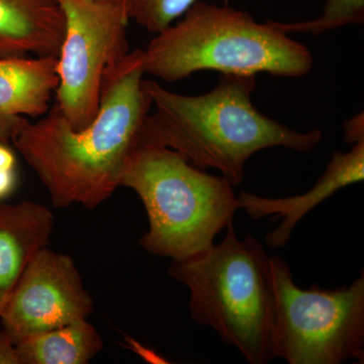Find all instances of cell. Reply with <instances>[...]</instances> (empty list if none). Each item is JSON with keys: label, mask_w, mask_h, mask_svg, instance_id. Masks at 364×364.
Wrapping results in <instances>:
<instances>
[{"label": "cell", "mask_w": 364, "mask_h": 364, "mask_svg": "<svg viewBox=\"0 0 364 364\" xmlns=\"http://www.w3.org/2000/svg\"><path fill=\"white\" fill-rule=\"evenodd\" d=\"M16 157L13 151L6 147V143L0 142V170L14 169Z\"/></svg>", "instance_id": "obj_19"}, {"label": "cell", "mask_w": 364, "mask_h": 364, "mask_svg": "<svg viewBox=\"0 0 364 364\" xmlns=\"http://www.w3.org/2000/svg\"><path fill=\"white\" fill-rule=\"evenodd\" d=\"M344 140L347 143L356 145L364 142V117L363 112L351 117L343 124Z\"/></svg>", "instance_id": "obj_16"}, {"label": "cell", "mask_w": 364, "mask_h": 364, "mask_svg": "<svg viewBox=\"0 0 364 364\" xmlns=\"http://www.w3.org/2000/svg\"><path fill=\"white\" fill-rule=\"evenodd\" d=\"M65 16L58 57L56 105L72 128L81 130L97 116L107 69L130 53L124 4L57 0Z\"/></svg>", "instance_id": "obj_7"}, {"label": "cell", "mask_w": 364, "mask_h": 364, "mask_svg": "<svg viewBox=\"0 0 364 364\" xmlns=\"http://www.w3.org/2000/svg\"><path fill=\"white\" fill-rule=\"evenodd\" d=\"M198 0H124L129 21L157 33L181 18Z\"/></svg>", "instance_id": "obj_15"}, {"label": "cell", "mask_w": 364, "mask_h": 364, "mask_svg": "<svg viewBox=\"0 0 364 364\" xmlns=\"http://www.w3.org/2000/svg\"><path fill=\"white\" fill-rule=\"evenodd\" d=\"M92 311L93 299L70 256L45 247L26 268L0 318L16 344L86 320Z\"/></svg>", "instance_id": "obj_8"}, {"label": "cell", "mask_w": 364, "mask_h": 364, "mask_svg": "<svg viewBox=\"0 0 364 364\" xmlns=\"http://www.w3.org/2000/svg\"><path fill=\"white\" fill-rule=\"evenodd\" d=\"M144 74L143 50L130 51L107 69L97 116L81 130L72 128L56 105L39 121L25 117L16 127L11 142L55 208H95L121 186L152 107Z\"/></svg>", "instance_id": "obj_1"}, {"label": "cell", "mask_w": 364, "mask_h": 364, "mask_svg": "<svg viewBox=\"0 0 364 364\" xmlns=\"http://www.w3.org/2000/svg\"><path fill=\"white\" fill-rule=\"evenodd\" d=\"M58 83L57 57L0 59V142L25 117L47 114Z\"/></svg>", "instance_id": "obj_10"}, {"label": "cell", "mask_w": 364, "mask_h": 364, "mask_svg": "<svg viewBox=\"0 0 364 364\" xmlns=\"http://www.w3.org/2000/svg\"><path fill=\"white\" fill-rule=\"evenodd\" d=\"M273 358L289 364H341L364 359V272L349 287L304 289L289 265L270 256Z\"/></svg>", "instance_id": "obj_6"}, {"label": "cell", "mask_w": 364, "mask_h": 364, "mask_svg": "<svg viewBox=\"0 0 364 364\" xmlns=\"http://www.w3.org/2000/svg\"><path fill=\"white\" fill-rule=\"evenodd\" d=\"M16 183V170H0V200H4L13 193Z\"/></svg>", "instance_id": "obj_18"}, {"label": "cell", "mask_w": 364, "mask_h": 364, "mask_svg": "<svg viewBox=\"0 0 364 364\" xmlns=\"http://www.w3.org/2000/svg\"><path fill=\"white\" fill-rule=\"evenodd\" d=\"M144 51V69L166 82L198 71L298 78L313 69L312 53L289 33L233 7L196 1L157 33Z\"/></svg>", "instance_id": "obj_3"}, {"label": "cell", "mask_w": 364, "mask_h": 364, "mask_svg": "<svg viewBox=\"0 0 364 364\" xmlns=\"http://www.w3.org/2000/svg\"><path fill=\"white\" fill-rule=\"evenodd\" d=\"M364 179V142L353 145L348 152H334L324 173L310 191L289 198H269L242 191L239 208H244L253 220L267 215L282 218V223L267 234L265 242L270 248L284 247L299 221L341 188Z\"/></svg>", "instance_id": "obj_9"}, {"label": "cell", "mask_w": 364, "mask_h": 364, "mask_svg": "<svg viewBox=\"0 0 364 364\" xmlns=\"http://www.w3.org/2000/svg\"><path fill=\"white\" fill-rule=\"evenodd\" d=\"M121 186L135 191L149 229L141 247L153 255L186 259L214 245L239 210L234 186L210 176L168 148L141 144L132 155Z\"/></svg>", "instance_id": "obj_5"}, {"label": "cell", "mask_w": 364, "mask_h": 364, "mask_svg": "<svg viewBox=\"0 0 364 364\" xmlns=\"http://www.w3.org/2000/svg\"><path fill=\"white\" fill-rule=\"evenodd\" d=\"M95 1L112 2V4H124V0H95Z\"/></svg>", "instance_id": "obj_20"}, {"label": "cell", "mask_w": 364, "mask_h": 364, "mask_svg": "<svg viewBox=\"0 0 364 364\" xmlns=\"http://www.w3.org/2000/svg\"><path fill=\"white\" fill-rule=\"evenodd\" d=\"M272 25L286 33H306L314 36L347 26H360L364 23V0H326L320 18L299 23H279Z\"/></svg>", "instance_id": "obj_14"}, {"label": "cell", "mask_w": 364, "mask_h": 364, "mask_svg": "<svg viewBox=\"0 0 364 364\" xmlns=\"http://www.w3.org/2000/svg\"><path fill=\"white\" fill-rule=\"evenodd\" d=\"M54 217L40 203H0V314L36 255L48 247Z\"/></svg>", "instance_id": "obj_11"}, {"label": "cell", "mask_w": 364, "mask_h": 364, "mask_svg": "<svg viewBox=\"0 0 364 364\" xmlns=\"http://www.w3.org/2000/svg\"><path fill=\"white\" fill-rule=\"evenodd\" d=\"M154 112L144 123L141 144L168 148L198 168L221 172L233 186L243 181L255 153L284 147L305 153L322 141L318 129L293 130L261 114L252 102L255 75L222 74L205 95L172 92L144 79Z\"/></svg>", "instance_id": "obj_2"}, {"label": "cell", "mask_w": 364, "mask_h": 364, "mask_svg": "<svg viewBox=\"0 0 364 364\" xmlns=\"http://www.w3.org/2000/svg\"><path fill=\"white\" fill-rule=\"evenodd\" d=\"M104 341L86 320L77 321L21 340L16 344L20 364H86Z\"/></svg>", "instance_id": "obj_13"}, {"label": "cell", "mask_w": 364, "mask_h": 364, "mask_svg": "<svg viewBox=\"0 0 364 364\" xmlns=\"http://www.w3.org/2000/svg\"><path fill=\"white\" fill-rule=\"evenodd\" d=\"M224 239L186 259L172 260L168 274L189 291L188 310L251 364L273 360L274 298L267 250L252 235L238 239L233 224Z\"/></svg>", "instance_id": "obj_4"}, {"label": "cell", "mask_w": 364, "mask_h": 364, "mask_svg": "<svg viewBox=\"0 0 364 364\" xmlns=\"http://www.w3.org/2000/svg\"><path fill=\"white\" fill-rule=\"evenodd\" d=\"M64 33L57 0H0V59L58 57Z\"/></svg>", "instance_id": "obj_12"}, {"label": "cell", "mask_w": 364, "mask_h": 364, "mask_svg": "<svg viewBox=\"0 0 364 364\" xmlns=\"http://www.w3.org/2000/svg\"><path fill=\"white\" fill-rule=\"evenodd\" d=\"M0 364H20L16 344L4 330L0 331Z\"/></svg>", "instance_id": "obj_17"}]
</instances>
